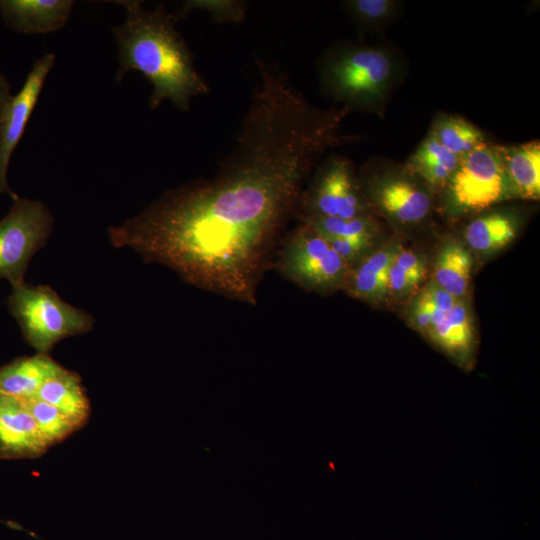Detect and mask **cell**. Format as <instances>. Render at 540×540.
Masks as SVG:
<instances>
[{"instance_id": "603a6c76", "label": "cell", "mask_w": 540, "mask_h": 540, "mask_svg": "<svg viewBox=\"0 0 540 540\" xmlns=\"http://www.w3.org/2000/svg\"><path fill=\"white\" fill-rule=\"evenodd\" d=\"M24 401L50 447L62 442L83 427L78 421L51 404L37 398Z\"/></svg>"}, {"instance_id": "7c38bea8", "label": "cell", "mask_w": 540, "mask_h": 540, "mask_svg": "<svg viewBox=\"0 0 540 540\" xmlns=\"http://www.w3.org/2000/svg\"><path fill=\"white\" fill-rule=\"evenodd\" d=\"M49 448L25 401L0 396V458L33 459Z\"/></svg>"}, {"instance_id": "52a82bcc", "label": "cell", "mask_w": 540, "mask_h": 540, "mask_svg": "<svg viewBox=\"0 0 540 540\" xmlns=\"http://www.w3.org/2000/svg\"><path fill=\"white\" fill-rule=\"evenodd\" d=\"M440 195L445 213L454 218L480 214L509 200L497 145L488 142L461 158Z\"/></svg>"}, {"instance_id": "d4e9b609", "label": "cell", "mask_w": 540, "mask_h": 540, "mask_svg": "<svg viewBox=\"0 0 540 540\" xmlns=\"http://www.w3.org/2000/svg\"><path fill=\"white\" fill-rule=\"evenodd\" d=\"M247 3L240 0H188L183 2L177 16L193 10L207 12L213 21L219 23H239L246 16Z\"/></svg>"}, {"instance_id": "2e32d148", "label": "cell", "mask_w": 540, "mask_h": 540, "mask_svg": "<svg viewBox=\"0 0 540 540\" xmlns=\"http://www.w3.org/2000/svg\"><path fill=\"white\" fill-rule=\"evenodd\" d=\"M397 247L390 243L372 250L350 269L343 290L367 303L382 302L388 296V270Z\"/></svg>"}, {"instance_id": "ba28073f", "label": "cell", "mask_w": 540, "mask_h": 540, "mask_svg": "<svg viewBox=\"0 0 540 540\" xmlns=\"http://www.w3.org/2000/svg\"><path fill=\"white\" fill-rule=\"evenodd\" d=\"M327 216L352 219L375 216L353 163L341 154L326 155L306 184L295 217Z\"/></svg>"}, {"instance_id": "83f0119b", "label": "cell", "mask_w": 540, "mask_h": 540, "mask_svg": "<svg viewBox=\"0 0 540 540\" xmlns=\"http://www.w3.org/2000/svg\"><path fill=\"white\" fill-rule=\"evenodd\" d=\"M11 87L7 78L0 72V121L4 112V109L11 97Z\"/></svg>"}, {"instance_id": "30bf717a", "label": "cell", "mask_w": 540, "mask_h": 540, "mask_svg": "<svg viewBox=\"0 0 540 540\" xmlns=\"http://www.w3.org/2000/svg\"><path fill=\"white\" fill-rule=\"evenodd\" d=\"M55 57L54 53H46L34 62L21 89L11 95L0 121V193L8 194L13 201L19 196L8 184L10 159L38 102L45 80L54 66Z\"/></svg>"}, {"instance_id": "44dd1931", "label": "cell", "mask_w": 540, "mask_h": 540, "mask_svg": "<svg viewBox=\"0 0 540 540\" xmlns=\"http://www.w3.org/2000/svg\"><path fill=\"white\" fill-rule=\"evenodd\" d=\"M472 257L460 242L449 240L441 248L434 266L433 282L458 300L467 294Z\"/></svg>"}, {"instance_id": "6da1fadb", "label": "cell", "mask_w": 540, "mask_h": 540, "mask_svg": "<svg viewBox=\"0 0 540 540\" xmlns=\"http://www.w3.org/2000/svg\"><path fill=\"white\" fill-rule=\"evenodd\" d=\"M326 151L319 131L300 113L254 100L212 176L165 191L110 226L109 240L197 288L256 305L281 234Z\"/></svg>"}, {"instance_id": "277c9868", "label": "cell", "mask_w": 540, "mask_h": 540, "mask_svg": "<svg viewBox=\"0 0 540 540\" xmlns=\"http://www.w3.org/2000/svg\"><path fill=\"white\" fill-rule=\"evenodd\" d=\"M357 173L374 214L403 228L419 226L431 216L435 194L405 163L375 157Z\"/></svg>"}, {"instance_id": "4316f807", "label": "cell", "mask_w": 540, "mask_h": 540, "mask_svg": "<svg viewBox=\"0 0 540 540\" xmlns=\"http://www.w3.org/2000/svg\"><path fill=\"white\" fill-rule=\"evenodd\" d=\"M393 261L421 283L424 281L427 273L425 262L415 251L398 245Z\"/></svg>"}, {"instance_id": "484cf974", "label": "cell", "mask_w": 540, "mask_h": 540, "mask_svg": "<svg viewBox=\"0 0 540 540\" xmlns=\"http://www.w3.org/2000/svg\"><path fill=\"white\" fill-rule=\"evenodd\" d=\"M421 284L393 260L388 270V296L397 299L407 298L415 293Z\"/></svg>"}, {"instance_id": "ac0fdd59", "label": "cell", "mask_w": 540, "mask_h": 540, "mask_svg": "<svg viewBox=\"0 0 540 540\" xmlns=\"http://www.w3.org/2000/svg\"><path fill=\"white\" fill-rule=\"evenodd\" d=\"M520 220L514 210L484 211L466 226L465 241L477 253L497 252L516 237Z\"/></svg>"}, {"instance_id": "ffe728a7", "label": "cell", "mask_w": 540, "mask_h": 540, "mask_svg": "<svg viewBox=\"0 0 540 540\" xmlns=\"http://www.w3.org/2000/svg\"><path fill=\"white\" fill-rule=\"evenodd\" d=\"M85 425L90 416V402L80 376L63 366L48 378L36 396Z\"/></svg>"}, {"instance_id": "e0dca14e", "label": "cell", "mask_w": 540, "mask_h": 540, "mask_svg": "<svg viewBox=\"0 0 540 540\" xmlns=\"http://www.w3.org/2000/svg\"><path fill=\"white\" fill-rule=\"evenodd\" d=\"M62 366L48 354L14 359L0 368V396L29 400Z\"/></svg>"}, {"instance_id": "9c48e42d", "label": "cell", "mask_w": 540, "mask_h": 540, "mask_svg": "<svg viewBox=\"0 0 540 540\" xmlns=\"http://www.w3.org/2000/svg\"><path fill=\"white\" fill-rule=\"evenodd\" d=\"M54 227L46 204L18 197L0 221V279L21 285L32 257L45 246Z\"/></svg>"}, {"instance_id": "3957f363", "label": "cell", "mask_w": 540, "mask_h": 540, "mask_svg": "<svg viewBox=\"0 0 540 540\" xmlns=\"http://www.w3.org/2000/svg\"><path fill=\"white\" fill-rule=\"evenodd\" d=\"M318 72L322 90L336 105L384 117L403 65L389 47L342 43L325 52Z\"/></svg>"}, {"instance_id": "8992f818", "label": "cell", "mask_w": 540, "mask_h": 540, "mask_svg": "<svg viewBox=\"0 0 540 540\" xmlns=\"http://www.w3.org/2000/svg\"><path fill=\"white\" fill-rule=\"evenodd\" d=\"M272 267L301 289L319 294L344 289L351 269L328 241L302 222L281 238Z\"/></svg>"}, {"instance_id": "5b68a950", "label": "cell", "mask_w": 540, "mask_h": 540, "mask_svg": "<svg viewBox=\"0 0 540 540\" xmlns=\"http://www.w3.org/2000/svg\"><path fill=\"white\" fill-rule=\"evenodd\" d=\"M8 308L24 340L42 354L64 338L91 331L95 324L92 315L65 302L48 285L12 287Z\"/></svg>"}, {"instance_id": "d6986e66", "label": "cell", "mask_w": 540, "mask_h": 540, "mask_svg": "<svg viewBox=\"0 0 540 540\" xmlns=\"http://www.w3.org/2000/svg\"><path fill=\"white\" fill-rule=\"evenodd\" d=\"M460 160L428 131L405 165L436 195L446 187Z\"/></svg>"}, {"instance_id": "4fadbf2b", "label": "cell", "mask_w": 540, "mask_h": 540, "mask_svg": "<svg viewBox=\"0 0 540 540\" xmlns=\"http://www.w3.org/2000/svg\"><path fill=\"white\" fill-rule=\"evenodd\" d=\"M72 0H0V14L12 30L26 34H49L69 21Z\"/></svg>"}, {"instance_id": "9a60e30c", "label": "cell", "mask_w": 540, "mask_h": 540, "mask_svg": "<svg viewBox=\"0 0 540 540\" xmlns=\"http://www.w3.org/2000/svg\"><path fill=\"white\" fill-rule=\"evenodd\" d=\"M425 336L458 366L473 367L476 352L475 333L469 308L459 300L446 317Z\"/></svg>"}, {"instance_id": "7402d4cb", "label": "cell", "mask_w": 540, "mask_h": 540, "mask_svg": "<svg viewBox=\"0 0 540 540\" xmlns=\"http://www.w3.org/2000/svg\"><path fill=\"white\" fill-rule=\"evenodd\" d=\"M429 131L442 146L460 159L489 142L480 128L455 114L439 113Z\"/></svg>"}, {"instance_id": "cb8c5ba5", "label": "cell", "mask_w": 540, "mask_h": 540, "mask_svg": "<svg viewBox=\"0 0 540 540\" xmlns=\"http://www.w3.org/2000/svg\"><path fill=\"white\" fill-rule=\"evenodd\" d=\"M401 2L397 0H347L343 2L345 11L359 29L380 30L396 19Z\"/></svg>"}, {"instance_id": "7a4b0ae2", "label": "cell", "mask_w": 540, "mask_h": 540, "mask_svg": "<svg viewBox=\"0 0 540 540\" xmlns=\"http://www.w3.org/2000/svg\"><path fill=\"white\" fill-rule=\"evenodd\" d=\"M113 2L126 11L125 21L112 28L118 47L116 79L138 71L152 85L150 109L169 101L177 109L189 111L191 100L207 94L209 87L175 27L174 15L163 6L146 9L136 0Z\"/></svg>"}, {"instance_id": "8fae6325", "label": "cell", "mask_w": 540, "mask_h": 540, "mask_svg": "<svg viewBox=\"0 0 540 540\" xmlns=\"http://www.w3.org/2000/svg\"><path fill=\"white\" fill-rule=\"evenodd\" d=\"M298 220L328 241L351 268L373 250L379 234L375 216L352 219L309 216Z\"/></svg>"}, {"instance_id": "5bb4252c", "label": "cell", "mask_w": 540, "mask_h": 540, "mask_svg": "<svg viewBox=\"0 0 540 540\" xmlns=\"http://www.w3.org/2000/svg\"><path fill=\"white\" fill-rule=\"evenodd\" d=\"M506 178L509 199L538 200L540 197V142L497 145Z\"/></svg>"}]
</instances>
